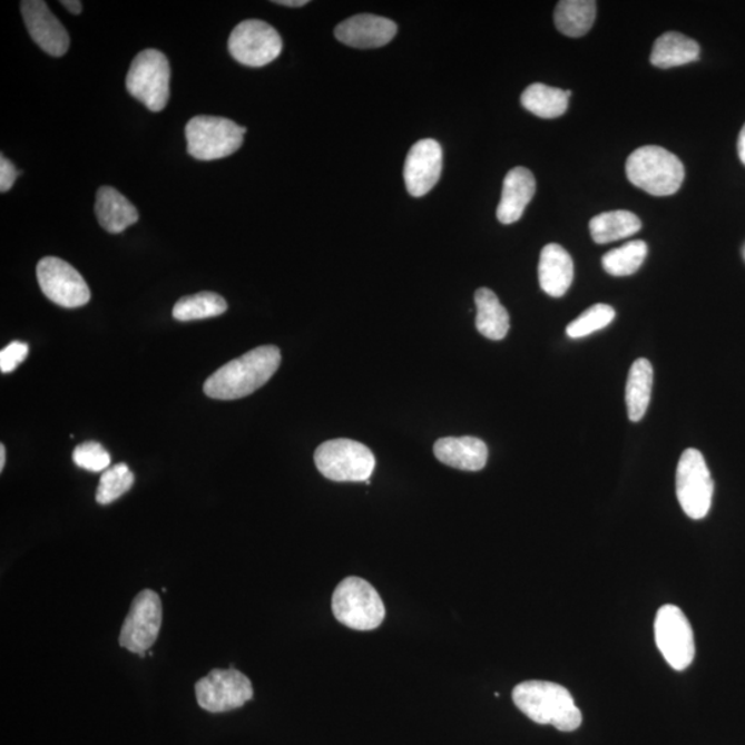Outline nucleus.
<instances>
[{
    "label": "nucleus",
    "instance_id": "nucleus-1",
    "mask_svg": "<svg viewBox=\"0 0 745 745\" xmlns=\"http://www.w3.org/2000/svg\"><path fill=\"white\" fill-rule=\"evenodd\" d=\"M281 361L278 346H258L213 373L204 385L205 394L219 401L252 395L268 383L278 371Z\"/></svg>",
    "mask_w": 745,
    "mask_h": 745
},
{
    "label": "nucleus",
    "instance_id": "nucleus-2",
    "mask_svg": "<svg viewBox=\"0 0 745 745\" xmlns=\"http://www.w3.org/2000/svg\"><path fill=\"white\" fill-rule=\"evenodd\" d=\"M512 700L536 724L552 725L560 732L579 729L582 722L574 696L562 685L527 680L516 686Z\"/></svg>",
    "mask_w": 745,
    "mask_h": 745
},
{
    "label": "nucleus",
    "instance_id": "nucleus-3",
    "mask_svg": "<svg viewBox=\"0 0 745 745\" xmlns=\"http://www.w3.org/2000/svg\"><path fill=\"white\" fill-rule=\"evenodd\" d=\"M628 180L653 196L677 194L685 180V166L668 149L648 146L635 149L626 164Z\"/></svg>",
    "mask_w": 745,
    "mask_h": 745
},
{
    "label": "nucleus",
    "instance_id": "nucleus-4",
    "mask_svg": "<svg viewBox=\"0 0 745 745\" xmlns=\"http://www.w3.org/2000/svg\"><path fill=\"white\" fill-rule=\"evenodd\" d=\"M334 617L355 631H373L385 619V606L375 588L361 577H346L332 598Z\"/></svg>",
    "mask_w": 745,
    "mask_h": 745
},
{
    "label": "nucleus",
    "instance_id": "nucleus-5",
    "mask_svg": "<svg viewBox=\"0 0 745 745\" xmlns=\"http://www.w3.org/2000/svg\"><path fill=\"white\" fill-rule=\"evenodd\" d=\"M315 465L334 482H366L375 467L372 450L351 439H333L315 450Z\"/></svg>",
    "mask_w": 745,
    "mask_h": 745
},
{
    "label": "nucleus",
    "instance_id": "nucleus-6",
    "mask_svg": "<svg viewBox=\"0 0 745 745\" xmlns=\"http://www.w3.org/2000/svg\"><path fill=\"white\" fill-rule=\"evenodd\" d=\"M170 63L156 49H146L133 60L126 77V89L149 111L160 112L170 97Z\"/></svg>",
    "mask_w": 745,
    "mask_h": 745
},
{
    "label": "nucleus",
    "instance_id": "nucleus-7",
    "mask_svg": "<svg viewBox=\"0 0 745 745\" xmlns=\"http://www.w3.org/2000/svg\"><path fill=\"white\" fill-rule=\"evenodd\" d=\"M245 133V127L233 120L200 115L186 127L187 151L198 160L227 158L242 147Z\"/></svg>",
    "mask_w": 745,
    "mask_h": 745
},
{
    "label": "nucleus",
    "instance_id": "nucleus-8",
    "mask_svg": "<svg viewBox=\"0 0 745 745\" xmlns=\"http://www.w3.org/2000/svg\"><path fill=\"white\" fill-rule=\"evenodd\" d=\"M677 497L687 517L703 519L713 506L714 481L704 455L687 449L677 468Z\"/></svg>",
    "mask_w": 745,
    "mask_h": 745
},
{
    "label": "nucleus",
    "instance_id": "nucleus-9",
    "mask_svg": "<svg viewBox=\"0 0 745 745\" xmlns=\"http://www.w3.org/2000/svg\"><path fill=\"white\" fill-rule=\"evenodd\" d=\"M196 700L207 713L219 714L244 707L253 698V686L245 674L231 666L213 669L195 685Z\"/></svg>",
    "mask_w": 745,
    "mask_h": 745
},
{
    "label": "nucleus",
    "instance_id": "nucleus-10",
    "mask_svg": "<svg viewBox=\"0 0 745 745\" xmlns=\"http://www.w3.org/2000/svg\"><path fill=\"white\" fill-rule=\"evenodd\" d=\"M655 638L658 650L677 672H685L696 656L695 634L684 611L675 605H664L657 611Z\"/></svg>",
    "mask_w": 745,
    "mask_h": 745
},
{
    "label": "nucleus",
    "instance_id": "nucleus-11",
    "mask_svg": "<svg viewBox=\"0 0 745 745\" xmlns=\"http://www.w3.org/2000/svg\"><path fill=\"white\" fill-rule=\"evenodd\" d=\"M161 602L159 595L144 590L137 595L119 634V645L140 657L147 655L159 637Z\"/></svg>",
    "mask_w": 745,
    "mask_h": 745
},
{
    "label": "nucleus",
    "instance_id": "nucleus-12",
    "mask_svg": "<svg viewBox=\"0 0 745 745\" xmlns=\"http://www.w3.org/2000/svg\"><path fill=\"white\" fill-rule=\"evenodd\" d=\"M282 38L274 27L259 20H246L234 28L228 40L231 56L247 67H264L278 59Z\"/></svg>",
    "mask_w": 745,
    "mask_h": 745
},
{
    "label": "nucleus",
    "instance_id": "nucleus-13",
    "mask_svg": "<svg viewBox=\"0 0 745 745\" xmlns=\"http://www.w3.org/2000/svg\"><path fill=\"white\" fill-rule=\"evenodd\" d=\"M37 278L46 297L63 308H79L90 302V288L71 264L57 257L40 259Z\"/></svg>",
    "mask_w": 745,
    "mask_h": 745
},
{
    "label": "nucleus",
    "instance_id": "nucleus-14",
    "mask_svg": "<svg viewBox=\"0 0 745 745\" xmlns=\"http://www.w3.org/2000/svg\"><path fill=\"white\" fill-rule=\"evenodd\" d=\"M442 148L432 138L415 143L404 161L403 178L409 194L420 198L437 186L442 173Z\"/></svg>",
    "mask_w": 745,
    "mask_h": 745
},
{
    "label": "nucleus",
    "instance_id": "nucleus-15",
    "mask_svg": "<svg viewBox=\"0 0 745 745\" xmlns=\"http://www.w3.org/2000/svg\"><path fill=\"white\" fill-rule=\"evenodd\" d=\"M22 19L33 42L53 57H61L69 49V35L59 19L51 13L43 0H24L21 2Z\"/></svg>",
    "mask_w": 745,
    "mask_h": 745
},
{
    "label": "nucleus",
    "instance_id": "nucleus-16",
    "mask_svg": "<svg viewBox=\"0 0 745 745\" xmlns=\"http://www.w3.org/2000/svg\"><path fill=\"white\" fill-rule=\"evenodd\" d=\"M398 27L394 21L374 14L350 17L334 30L340 42L356 49L383 48L395 38Z\"/></svg>",
    "mask_w": 745,
    "mask_h": 745
},
{
    "label": "nucleus",
    "instance_id": "nucleus-17",
    "mask_svg": "<svg viewBox=\"0 0 745 745\" xmlns=\"http://www.w3.org/2000/svg\"><path fill=\"white\" fill-rule=\"evenodd\" d=\"M435 458L442 464L461 471H481L488 463L487 443L476 437L442 438L434 444Z\"/></svg>",
    "mask_w": 745,
    "mask_h": 745
},
{
    "label": "nucleus",
    "instance_id": "nucleus-18",
    "mask_svg": "<svg viewBox=\"0 0 745 745\" xmlns=\"http://www.w3.org/2000/svg\"><path fill=\"white\" fill-rule=\"evenodd\" d=\"M536 194V178L533 173L525 167H516L508 171L502 184V194L497 218L501 224H513L523 216L525 209Z\"/></svg>",
    "mask_w": 745,
    "mask_h": 745
},
{
    "label": "nucleus",
    "instance_id": "nucleus-19",
    "mask_svg": "<svg viewBox=\"0 0 745 745\" xmlns=\"http://www.w3.org/2000/svg\"><path fill=\"white\" fill-rule=\"evenodd\" d=\"M575 280V264L570 254L557 244L542 248L539 263V281L542 291L551 297H562Z\"/></svg>",
    "mask_w": 745,
    "mask_h": 745
},
{
    "label": "nucleus",
    "instance_id": "nucleus-20",
    "mask_svg": "<svg viewBox=\"0 0 745 745\" xmlns=\"http://www.w3.org/2000/svg\"><path fill=\"white\" fill-rule=\"evenodd\" d=\"M95 210L98 223L109 234L124 233L140 218L135 205L112 187L97 190Z\"/></svg>",
    "mask_w": 745,
    "mask_h": 745
},
{
    "label": "nucleus",
    "instance_id": "nucleus-21",
    "mask_svg": "<svg viewBox=\"0 0 745 745\" xmlns=\"http://www.w3.org/2000/svg\"><path fill=\"white\" fill-rule=\"evenodd\" d=\"M700 56V46L679 32H666L657 38L650 56L653 66L661 69L685 66Z\"/></svg>",
    "mask_w": 745,
    "mask_h": 745
},
{
    "label": "nucleus",
    "instance_id": "nucleus-22",
    "mask_svg": "<svg viewBox=\"0 0 745 745\" xmlns=\"http://www.w3.org/2000/svg\"><path fill=\"white\" fill-rule=\"evenodd\" d=\"M477 329L482 336L489 340H502L510 331V315L496 293L490 288H478L476 293Z\"/></svg>",
    "mask_w": 745,
    "mask_h": 745
},
{
    "label": "nucleus",
    "instance_id": "nucleus-23",
    "mask_svg": "<svg viewBox=\"0 0 745 745\" xmlns=\"http://www.w3.org/2000/svg\"><path fill=\"white\" fill-rule=\"evenodd\" d=\"M653 386V366L648 360L640 357L633 363L626 389V402L629 420L634 423L645 418L648 412Z\"/></svg>",
    "mask_w": 745,
    "mask_h": 745
},
{
    "label": "nucleus",
    "instance_id": "nucleus-24",
    "mask_svg": "<svg viewBox=\"0 0 745 745\" xmlns=\"http://www.w3.org/2000/svg\"><path fill=\"white\" fill-rule=\"evenodd\" d=\"M597 2L592 0H562L557 4L553 21L560 33L569 38H581L591 30Z\"/></svg>",
    "mask_w": 745,
    "mask_h": 745
},
{
    "label": "nucleus",
    "instance_id": "nucleus-25",
    "mask_svg": "<svg viewBox=\"0 0 745 745\" xmlns=\"http://www.w3.org/2000/svg\"><path fill=\"white\" fill-rule=\"evenodd\" d=\"M570 90L551 88L542 84L530 85L523 91L521 102L525 109L542 119L562 117L568 111Z\"/></svg>",
    "mask_w": 745,
    "mask_h": 745
},
{
    "label": "nucleus",
    "instance_id": "nucleus-26",
    "mask_svg": "<svg viewBox=\"0 0 745 745\" xmlns=\"http://www.w3.org/2000/svg\"><path fill=\"white\" fill-rule=\"evenodd\" d=\"M640 228H643V223L639 217L627 210L602 213L590 222L592 239L599 245L629 238L639 233Z\"/></svg>",
    "mask_w": 745,
    "mask_h": 745
},
{
    "label": "nucleus",
    "instance_id": "nucleus-27",
    "mask_svg": "<svg viewBox=\"0 0 745 745\" xmlns=\"http://www.w3.org/2000/svg\"><path fill=\"white\" fill-rule=\"evenodd\" d=\"M227 310V302L217 293L200 292L178 300L173 316L182 322L199 321L223 315Z\"/></svg>",
    "mask_w": 745,
    "mask_h": 745
},
{
    "label": "nucleus",
    "instance_id": "nucleus-28",
    "mask_svg": "<svg viewBox=\"0 0 745 745\" xmlns=\"http://www.w3.org/2000/svg\"><path fill=\"white\" fill-rule=\"evenodd\" d=\"M646 256H648V245L644 241H631L606 253L602 265L606 273L610 275L628 276L643 267Z\"/></svg>",
    "mask_w": 745,
    "mask_h": 745
},
{
    "label": "nucleus",
    "instance_id": "nucleus-29",
    "mask_svg": "<svg viewBox=\"0 0 745 745\" xmlns=\"http://www.w3.org/2000/svg\"><path fill=\"white\" fill-rule=\"evenodd\" d=\"M135 483V476L125 463L108 468L102 472L100 484L97 488L96 500L98 504L108 506L120 499Z\"/></svg>",
    "mask_w": 745,
    "mask_h": 745
},
{
    "label": "nucleus",
    "instance_id": "nucleus-30",
    "mask_svg": "<svg viewBox=\"0 0 745 745\" xmlns=\"http://www.w3.org/2000/svg\"><path fill=\"white\" fill-rule=\"evenodd\" d=\"M616 311L608 304H595L592 307L582 312L576 321L571 322L566 333L570 339H581L590 334L602 331L615 321Z\"/></svg>",
    "mask_w": 745,
    "mask_h": 745
},
{
    "label": "nucleus",
    "instance_id": "nucleus-31",
    "mask_svg": "<svg viewBox=\"0 0 745 745\" xmlns=\"http://www.w3.org/2000/svg\"><path fill=\"white\" fill-rule=\"evenodd\" d=\"M73 463L89 472L107 471L111 464V455L104 449L102 444L89 441L79 444L73 450Z\"/></svg>",
    "mask_w": 745,
    "mask_h": 745
},
{
    "label": "nucleus",
    "instance_id": "nucleus-32",
    "mask_svg": "<svg viewBox=\"0 0 745 745\" xmlns=\"http://www.w3.org/2000/svg\"><path fill=\"white\" fill-rule=\"evenodd\" d=\"M30 354V349L22 342H11L6 349L0 351V371L11 373L26 361Z\"/></svg>",
    "mask_w": 745,
    "mask_h": 745
},
{
    "label": "nucleus",
    "instance_id": "nucleus-33",
    "mask_svg": "<svg viewBox=\"0 0 745 745\" xmlns=\"http://www.w3.org/2000/svg\"><path fill=\"white\" fill-rule=\"evenodd\" d=\"M19 175L20 171L16 169V166L8 158H4V155L0 156V190L3 194L13 187Z\"/></svg>",
    "mask_w": 745,
    "mask_h": 745
},
{
    "label": "nucleus",
    "instance_id": "nucleus-34",
    "mask_svg": "<svg viewBox=\"0 0 745 745\" xmlns=\"http://www.w3.org/2000/svg\"><path fill=\"white\" fill-rule=\"evenodd\" d=\"M61 4L66 8L69 13L78 16L82 13L84 4L79 0H62Z\"/></svg>",
    "mask_w": 745,
    "mask_h": 745
},
{
    "label": "nucleus",
    "instance_id": "nucleus-35",
    "mask_svg": "<svg viewBox=\"0 0 745 745\" xmlns=\"http://www.w3.org/2000/svg\"><path fill=\"white\" fill-rule=\"evenodd\" d=\"M737 151L738 158H741L745 166V125L743 126L741 135H738Z\"/></svg>",
    "mask_w": 745,
    "mask_h": 745
},
{
    "label": "nucleus",
    "instance_id": "nucleus-36",
    "mask_svg": "<svg viewBox=\"0 0 745 745\" xmlns=\"http://www.w3.org/2000/svg\"><path fill=\"white\" fill-rule=\"evenodd\" d=\"M274 3L286 6V8H303V6L308 4V0H280V2Z\"/></svg>",
    "mask_w": 745,
    "mask_h": 745
},
{
    "label": "nucleus",
    "instance_id": "nucleus-37",
    "mask_svg": "<svg viewBox=\"0 0 745 745\" xmlns=\"http://www.w3.org/2000/svg\"><path fill=\"white\" fill-rule=\"evenodd\" d=\"M6 464V448L4 444H0V471L4 470Z\"/></svg>",
    "mask_w": 745,
    "mask_h": 745
}]
</instances>
